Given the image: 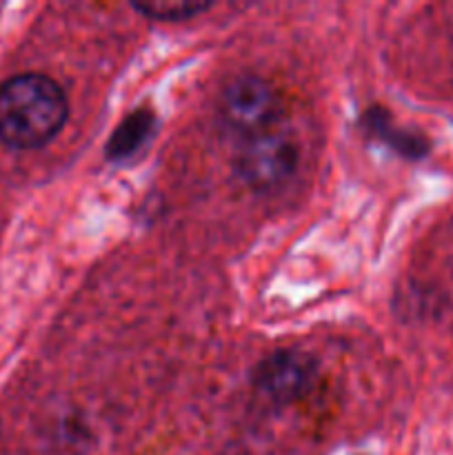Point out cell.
Returning a JSON list of instances; mask_svg holds the SVG:
<instances>
[{"label": "cell", "mask_w": 453, "mask_h": 455, "mask_svg": "<svg viewBox=\"0 0 453 455\" xmlns=\"http://www.w3.org/2000/svg\"><path fill=\"white\" fill-rule=\"evenodd\" d=\"M69 105L44 74H18L0 84V140L12 149H40L65 127Z\"/></svg>", "instance_id": "cell-1"}, {"label": "cell", "mask_w": 453, "mask_h": 455, "mask_svg": "<svg viewBox=\"0 0 453 455\" xmlns=\"http://www.w3.org/2000/svg\"><path fill=\"white\" fill-rule=\"evenodd\" d=\"M300 140L284 123L244 138L235 169L238 176L256 191L278 189L298 172Z\"/></svg>", "instance_id": "cell-2"}, {"label": "cell", "mask_w": 453, "mask_h": 455, "mask_svg": "<svg viewBox=\"0 0 453 455\" xmlns=\"http://www.w3.org/2000/svg\"><path fill=\"white\" fill-rule=\"evenodd\" d=\"M220 116L231 132L249 138L282 123L284 102L266 78L240 76L222 92Z\"/></svg>", "instance_id": "cell-3"}, {"label": "cell", "mask_w": 453, "mask_h": 455, "mask_svg": "<svg viewBox=\"0 0 453 455\" xmlns=\"http://www.w3.org/2000/svg\"><path fill=\"white\" fill-rule=\"evenodd\" d=\"M315 385V363L298 351H278L258 367L256 387L274 403H296Z\"/></svg>", "instance_id": "cell-4"}, {"label": "cell", "mask_w": 453, "mask_h": 455, "mask_svg": "<svg viewBox=\"0 0 453 455\" xmlns=\"http://www.w3.org/2000/svg\"><path fill=\"white\" fill-rule=\"evenodd\" d=\"M133 9L149 18H158V20H180V18L195 16L200 12H207L209 3H187V0H176V3H163V0H155V3H136Z\"/></svg>", "instance_id": "cell-5"}]
</instances>
